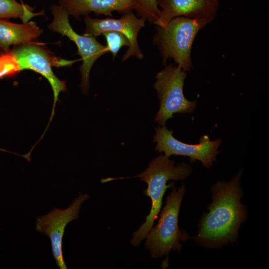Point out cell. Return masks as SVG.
<instances>
[{
    "mask_svg": "<svg viewBox=\"0 0 269 269\" xmlns=\"http://www.w3.org/2000/svg\"><path fill=\"white\" fill-rule=\"evenodd\" d=\"M211 21L180 16L172 19L165 26L159 27L153 42L159 50L163 63L172 58L183 71H190L194 40L198 31Z\"/></svg>",
    "mask_w": 269,
    "mask_h": 269,
    "instance_id": "cell-3",
    "label": "cell"
},
{
    "mask_svg": "<svg viewBox=\"0 0 269 269\" xmlns=\"http://www.w3.org/2000/svg\"><path fill=\"white\" fill-rule=\"evenodd\" d=\"M102 34L106 38L108 51L112 53L113 59H115L118 51L122 47L128 46L129 47L130 45L128 38L121 32L107 31Z\"/></svg>",
    "mask_w": 269,
    "mask_h": 269,
    "instance_id": "cell-15",
    "label": "cell"
},
{
    "mask_svg": "<svg viewBox=\"0 0 269 269\" xmlns=\"http://www.w3.org/2000/svg\"><path fill=\"white\" fill-rule=\"evenodd\" d=\"M155 134L153 141L156 142L155 150L164 152L167 157L171 155L189 156L191 160H198L204 167H212L219 151L221 140L220 138L212 141L208 135H203L199 143L190 144L181 142L173 136L172 130H169L165 126L155 128Z\"/></svg>",
    "mask_w": 269,
    "mask_h": 269,
    "instance_id": "cell-8",
    "label": "cell"
},
{
    "mask_svg": "<svg viewBox=\"0 0 269 269\" xmlns=\"http://www.w3.org/2000/svg\"><path fill=\"white\" fill-rule=\"evenodd\" d=\"M185 187L184 184L177 190L174 188L166 198L165 205L159 214L157 224L152 227L146 237L145 249L150 251L153 258H166L171 250L181 251L180 242L190 237L178 225V215Z\"/></svg>",
    "mask_w": 269,
    "mask_h": 269,
    "instance_id": "cell-4",
    "label": "cell"
},
{
    "mask_svg": "<svg viewBox=\"0 0 269 269\" xmlns=\"http://www.w3.org/2000/svg\"><path fill=\"white\" fill-rule=\"evenodd\" d=\"M186 76L185 71L172 64L166 66L156 75L154 88L159 100V109L155 122L160 126H165L174 114H190L195 110L196 101H189L183 94Z\"/></svg>",
    "mask_w": 269,
    "mask_h": 269,
    "instance_id": "cell-5",
    "label": "cell"
},
{
    "mask_svg": "<svg viewBox=\"0 0 269 269\" xmlns=\"http://www.w3.org/2000/svg\"><path fill=\"white\" fill-rule=\"evenodd\" d=\"M10 51L18 63L20 71L32 70L47 79L53 90L55 105L60 93L66 89V85L64 81L55 75L51 67L70 66L76 60L57 57L41 43L36 42L15 45Z\"/></svg>",
    "mask_w": 269,
    "mask_h": 269,
    "instance_id": "cell-6",
    "label": "cell"
},
{
    "mask_svg": "<svg viewBox=\"0 0 269 269\" xmlns=\"http://www.w3.org/2000/svg\"><path fill=\"white\" fill-rule=\"evenodd\" d=\"M146 19L137 18L132 11L124 14L119 19L92 18L88 15L85 18L86 28L83 35L95 37L107 31H117L124 33L128 38L130 45L123 56L122 62L134 56L141 59L143 55L137 43V35L140 29L144 26Z\"/></svg>",
    "mask_w": 269,
    "mask_h": 269,
    "instance_id": "cell-10",
    "label": "cell"
},
{
    "mask_svg": "<svg viewBox=\"0 0 269 269\" xmlns=\"http://www.w3.org/2000/svg\"><path fill=\"white\" fill-rule=\"evenodd\" d=\"M157 2L161 10L154 24L161 27L180 16L212 21L219 7V2L210 0H157Z\"/></svg>",
    "mask_w": 269,
    "mask_h": 269,
    "instance_id": "cell-11",
    "label": "cell"
},
{
    "mask_svg": "<svg viewBox=\"0 0 269 269\" xmlns=\"http://www.w3.org/2000/svg\"><path fill=\"white\" fill-rule=\"evenodd\" d=\"M33 10V8L16 0H0V18H20L25 23L33 16L44 15L43 10L38 13Z\"/></svg>",
    "mask_w": 269,
    "mask_h": 269,
    "instance_id": "cell-14",
    "label": "cell"
},
{
    "mask_svg": "<svg viewBox=\"0 0 269 269\" xmlns=\"http://www.w3.org/2000/svg\"><path fill=\"white\" fill-rule=\"evenodd\" d=\"M210 0L213 1L219 2V0Z\"/></svg>",
    "mask_w": 269,
    "mask_h": 269,
    "instance_id": "cell-17",
    "label": "cell"
},
{
    "mask_svg": "<svg viewBox=\"0 0 269 269\" xmlns=\"http://www.w3.org/2000/svg\"><path fill=\"white\" fill-rule=\"evenodd\" d=\"M240 170L229 182L218 181L211 188L212 201L201 218L195 242L215 248L233 243L241 224L247 219L246 207L240 201L243 194Z\"/></svg>",
    "mask_w": 269,
    "mask_h": 269,
    "instance_id": "cell-1",
    "label": "cell"
},
{
    "mask_svg": "<svg viewBox=\"0 0 269 269\" xmlns=\"http://www.w3.org/2000/svg\"><path fill=\"white\" fill-rule=\"evenodd\" d=\"M169 158L165 155H160L150 161L145 170L136 176L109 177L101 180L102 183H105L119 179L139 177L141 181L147 183V188L143 193L150 198L151 207L145 221L132 235L131 244L135 247L145 238L153 227L160 212L164 193L167 188L173 187V183L167 185V182L170 180H182L192 172V168L188 164L181 162L175 166L174 161Z\"/></svg>",
    "mask_w": 269,
    "mask_h": 269,
    "instance_id": "cell-2",
    "label": "cell"
},
{
    "mask_svg": "<svg viewBox=\"0 0 269 269\" xmlns=\"http://www.w3.org/2000/svg\"><path fill=\"white\" fill-rule=\"evenodd\" d=\"M89 198L87 194H80L68 208L61 209L55 207L46 215L36 218L35 230L50 239L53 257L60 269H67L62 251V240L66 226L79 218L81 205Z\"/></svg>",
    "mask_w": 269,
    "mask_h": 269,
    "instance_id": "cell-9",
    "label": "cell"
},
{
    "mask_svg": "<svg viewBox=\"0 0 269 269\" xmlns=\"http://www.w3.org/2000/svg\"><path fill=\"white\" fill-rule=\"evenodd\" d=\"M59 5L77 19L94 12L96 15L112 16L117 11L125 14L136 9V0H59Z\"/></svg>",
    "mask_w": 269,
    "mask_h": 269,
    "instance_id": "cell-12",
    "label": "cell"
},
{
    "mask_svg": "<svg viewBox=\"0 0 269 269\" xmlns=\"http://www.w3.org/2000/svg\"><path fill=\"white\" fill-rule=\"evenodd\" d=\"M42 32L34 22L16 24L0 18V49L7 52L11 45L34 42Z\"/></svg>",
    "mask_w": 269,
    "mask_h": 269,
    "instance_id": "cell-13",
    "label": "cell"
},
{
    "mask_svg": "<svg viewBox=\"0 0 269 269\" xmlns=\"http://www.w3.org/2000/svg\"><path fill=\"white\" fill-rule=\"evenodd\" d=\"M51 10L53 20L48 25L49 29L67 36L77 46L78 54L81 57L83 61L80 67L82 78L80 86L83 93L87 94L91 68L100 57L108 52L107 46L99 43L94 36H85L76 33L70 24L68 13L60 5H53Z\"/></svg>",
    "mask_w": 269,
    "mask_h": 269,
    "instance_id": "cell-7",
    "label": "cell"
},
{
    "mask_svg": "<svg viewBox=\"0 0 269 269\" xmlns=\"http://www.w3.org/2000/svg\"><path fill=\"white\" fill-rule=\"evenodd\" d=\"M136 1L138 7L136 11L138 14L154 23L160 15L157 0H136Z\"/></svg>",
    "mask_w": 269,
    "mask_h": 269,
    "instance_id": "cell-16",
    "label": "cell"
}]
</instances>
